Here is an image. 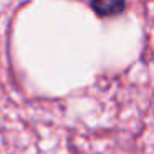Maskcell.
<instances>
[{"label": "cell", "instance_id": "6da1fadb", "mask_svg": "<svg viewBox=\"0 0 154 154\" xmlns=\"http://www.w3.org/2000/svg\"><path fill=\"white\" fill-rule=\"evenodd\" d=\"M90 5L100 17H113L126 8V0H90Z\"/></svg>", "mask_w": 154, "mask_h": 154}]
</instances>
